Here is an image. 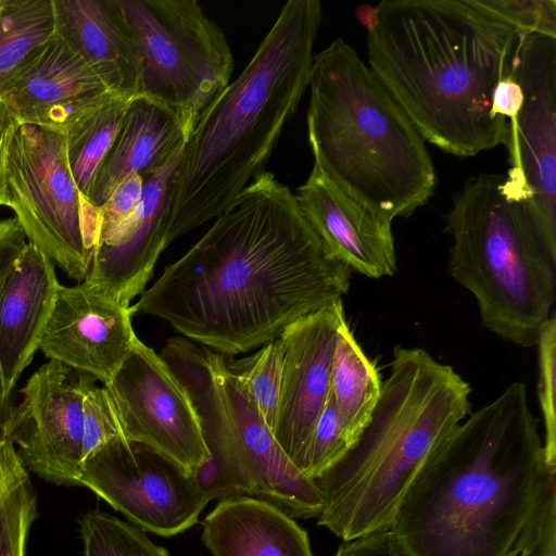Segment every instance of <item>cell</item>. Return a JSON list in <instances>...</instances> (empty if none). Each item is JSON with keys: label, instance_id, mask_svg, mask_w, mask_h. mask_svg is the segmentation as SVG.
I'll use <instances>...</instances> for the list:
<instances>
[{"label": "cell", "instance_id": "cell-1", "mask_svg": "<svg viewBox=\"0 0 556 556\" xmlns=\"http://www.w3.org/2000/svg\"><path fill=\"white\" fill-rule=\"evenodd\" d=\"M351 274L325 250L295 194L264 170L130 309L166 320L216 353L237 355L341 300Z\"/></svg>", "mask_w": 556, "mask_h": 556}, {"label": "cell", "instance_id": "cell-2", "mask_svg": "<svg viewBox=\"0 0 556 556\" xmlns=\"http://www.w3.org/2000/svg\"><path fill=\"white\" fill-rule=\"evenodd\" d=\"M555 498L556 467L516 381L432 452L390 529L407 556H518Z\"/></svg>", "mask_w": 556, "mask_h": 556}, {"label": "cell", "instance_id": "cell-3", "mask_svg": "<svg viewBox=\"0 0 556 556\" xmlns=\"http://www.w3.org/2000/svg\"><path fill=\"white\" fill-rule=\"evenodd\" d=\"M367 33L369 70L425 141L457 157L506 143L492 94L519 33L476 0H384Z\"/></svg>", "mask_w": 556, "mask_h": 556}, {"label": "cell", "instance_id": "cell-4", "mask_svg": "<svg viewBox=\"0 0 556 556\" xmlns=\"http://www.w3.org/2000/svg\"><path fill=\"white\" fill-rule=\"evenodd\" d=\"M318 0H289L241 74L201 112L166 210V248L222 215L265 170L308 87Z\"/></svg>", "mask_w": 556, "mask_h": 556}, {"label": "cell", "instance_id": "cell-5", "mask_svg": "<svg viewBox=\"0 0 556 556\" xmlns=\"http://www.w3.org/2000/svg\"><path fill=\"white\" fill-rule=\"evenodd\" d=\"M471 387L421 348L396 345L369 422L354 445L314 479L318 526L351 541L392 526L414 478L470 413Z\"/></svg>", "mask_w": 556, "mask_h": 556}, {"label": "cell", "instance_id": "cell-6", "mask_svg": "<svg viewBox=\"0 0 556 556\" xmlns=\"http://www.w3.org/2000/svg\"><path fill=\"white\" fill-rule=\"evenodd\" d=\"M307 136L327 175L379 217H409L433 195L425 140L342 38L314 54Z\"/></svg>", "mask_w": 556, "mask_h": 556}, {"label": "cell", "instance_id": "cell-7", "mask_svg": "<svg viewBox=\"0 0 556 556\" xmlns=\"http://www.w3.org/2000/svg\"><path fill=\"white\" fill-rule=\"evenodd\" d=\"M504 174L470 177L454 195L445 231L447 268L476 299L483 326L522 348L536 344L556 302V252L528 206L503 189Z\"/></svg>", "mask_w": 556, "mask_h": 556}, {"label": "cell", "instance_id": "cell-8", "mask_svg": "<svg viewBox=\"0 0 556 556\" xmlns=\"http://www.w3.org/2000/svg\"><path fill=\"white\" fill-rule=\"evenodd\" d=\"M162 357L192 395L210 459L194 473L210 502L250 496L293 519L318 518L321 493L281 450L225 355L175 338Z\"/></svg>", "mask_w": 556, "mask_h": 556}, {"label": "cell", "instance_id": "cell-9", "mask_svg": "<svg viewBox=\"0 0 556 556\" xmlns=\"http://www.w3.org/2000/svg\"><path fill=\"white\" fill-rule=\"evenodd\" d=\"M115 3L136 47L138 94L167 106L192 131L230 83L233 58L224 33L194 0Z\"/></svg>", "mask_w": 556, "mask_h": 556}, {"label": "cell", "instance_id": "cell-10", "mask_svg": "<svg viewBox=\"0 0 556 556\" xmlns=\"http://www.w3.org/2000/svg\"><path fill=\"white\" fill-rule=\"evenodd\" d=\"M4 205L14 211L28 243L70 278L86 279L98 212L74 181L64 132L30 124L18 126L7 160Z\"/></svg>", "mask_w": 556, "mask_h": 556}, {"label": "cell", "instance_id": "cell-11", "mask_svg": "<svg viewBox=\"0 0 556 556\" xmlns=\"http://www.w3.org/2000/svg\"><path fill=\"white\" fill-rule=\"evenodd\" d=\"M511 76L523 101L509 121L505 192L526 203L547 245L556 252V38L519 34Z\"/></svg>", "mask_w": 556, "mask_h": 556}, {"label": "cell", "instance_id": "cell-12", "mask_svg": "<svg viewBox=\"0 0 556 556\" xmlns=\"http://www.w3.org/2000/svg\"><path fill=\"white\" fill-rule=\"evenodd\" d=\"M79 485L93 491L131 523L161 536L176 535L194 526L208 503L193 475L124 437L87 455Z\"/></svg>", "mask_w": 556, "mask_h": 556}, {"label": "cell", "instance_id": "cell-13", "mask_svg": "<svg viewBox=\"0 0 556 556\" xmlns=\"http://www.w3.org/2000/svg\"><path fill=\"white\" fill-rule=\"evenodd\" d=\"M123 437L144 444L193 475L211 455L188 388L167 362L137 336L110 383Z\"/></svg>", "mask_w": 556, "mask_h": 556}, {"label": "cell", "instance_id": "cell-14", "mask_svg": "<svg viewBox=\"0 0 556 556\" xmlns=\"http://www.w3.org/2000/svg\"><path fill=\"white\" fill-rule=\"evenodd\" d=\"M96 383L92 376L56 361L29 377L8 433L27 471L59 485H79L86 457L84 402Z\"/></svg>", "mask_w": 556, "mask_h": 556}, {"label": "cell", "instance_id": "cell-15", "mask_svg": "<svg viewBox=\"0 0 556 556\" xmlns=\"http://www.w3.org/2000/svg\"><path fill=\"white\" fill-rule=\"evenodd\" d=\"M341 300L289 324L283 346L279 399L271 433L295 466L330 396L332 359Z\"/></svg>", "mask_w": 556, "mask_h": 556}, {"label": "cell", "instance_id": "cell-16", "mask_svg": "<svg viewBox=\"0 0 556 556\" xmlns=\"http://www.w3.org/2000/svg\"><path fill=\"white\" fill-rule=\"evenodd\" d=\"M130 306L79 282L60 286L39 350L50 361L111 382L131 351Z\"/></svg>", "mask_w": 556, "mask_h": 556}, {"label": "cell", "instance_id": "cell-17", "mask_svg": "<svg viewBox=\"0 0 556 556\" xmlns=\"http://www.w3.org/2000/svg\"><path fill=\"white\" fill-rule=\"evenodd\" d=\"M294 194L301 213L329 255L368 278L395 274L392 223L343 191L317 160Z\"/></svg>", "mask_w": 556, "mask_h": 556}, {"label": "cell", "instance_id": "cell-18", "mask_svg": "<svg viewBox=\"0 0 556 556\" xmlns=\"http://www.w3.org/2000/svg\"><path fill=\"white\" fill-rule=\"evenodd\" d=\"M182 151L157 174L143 179L141 202L108 238L93 247L84 280L119 303L130 306L150 280L166 249V210Z\"/></svg>", "mask_w": 556, "mask_h": 556}, {"label": "cell", "instance_id": "cell-19", "mask_svg": "<svg viewBox=\"0 0 556 556\" xmlns=\"http://www.w3.org/2000/svg\"><path fill=\"white\" fill-rule=\"evenodd\" d=\"M109 89L56 34L41 46L1 98L20 124L65 132Z\"/></svg>", "mask_w": 556, "mask_h": 556}, {"label": "cell", "instance_id": "cell-20", "mask_svg": "<svg viewBox=\"0 0 556 556\" xmlns=\"http://www.w3.org/2000/svg\"><path fill=\"white\" fill-rule=\"evenodd\" d=\"M191 131L164 104L142 94L129 100L122 125L92 180L87 202L98 212L128 177L157 174L180 151Z\"/></svg>", "mask_w": 556, "mask_h": 556}, {"label": "cell", "instance_id": "cell-21", "mask_svg": "<svg viewBox=\"0 0 556 556\" xmlns=\"http://www.w3.org/2000/svg\"><path fill=\"white\" fill-rule=\"evenodd\" d=\"M60 286L54 263L27 243L0 294V364L9 393L39 350Z\"/></svg>", "mask_w": 556, "mask_h": 556}, {"label": "cell", "instance_id": "cell-22", "mask_svg": "<svg viewBox=\"0 0 556 556\" xmlns=\"http://www.w3.org/2000/svg\"><path fill=\"white\" fill-rule=\"evenodd\" d=\"M55 34L92 70L109 91L138 94L136 47L115 0H53Z\"/></svg>", "mask_w": 556, "mask_h": 556}, {"label": "cell", "instance_id": "cell-23", "mask_svg": "<svg viewBox=\"0 0 556 556\" xmlns=\"http://www.w3.org/2000/svg\"><path fill=\"white\" fill-rule=\"evenodd\" d=\"M202 527V541L213 556H314L307 532L258 498L220 501Z\"/></svg>", "mask_w": 556, "mask_h": 556}, {"label": "cell", "instance_id": "cell-24", "mask_svg": "<svg viewBox=\"0 0 556 556\" xmlns=\"http://www.w3.org/2000/svg\"><path fill=\"white\" fill-rule=\"evenodd\" d=\"M381 386L378 368L364 353L344 318L337 333L331 396L354 443L369 422L380 397Z\"/></svg>", "mask_w": 556, "mask_h": 556}, {"label": "cell", "instance_id": "cell-25", "mask_svg": "<svg viewBox=\"0 0 556 556\" xmlns=\"http://www.w3.org/2000/svg\"><path fill=\"white\" fill-rule=\"evenodd\" d=\"M54 34L53 0H0V100Z\"/></svg>", "mask_w": 556, "mask_h": 556}, {"label": "cell", "instance_id": "cell-26", "mask_svg": "<svg viewBox=\"0 0 556 556\" xmlns=\"http://www.w3.org/2000/svg\"><path fill=\"white\" fill-rule=\"evenodd\" d=\"M130 99L115 94L109 96L83 114L64 132L68 166L85 199L122 125Z\"/></svg>", "mask_w": 556, "mask_h": 556}, {"label": "cell", "instance_id": "cell-27", "mask_svg": "<svg viewBox=\"0 0 556 556\" xmlns=\"http://www.w3.org/2000/svg\"><path fill=\"white\" fill-rule=\"evenodd\" d=\"M79 529L85 556H169L138 526L99 509L85 513Z\"/></svg>", "mask_w": 556, "mask_h": 556}, {"label": "cell", "instance_id": "cell-28", "mask_svg": "<svg viewBox=\"0 0 556 556\" xmlns=\"http://www.w3.org/2000/svg\"><path fill=\"white\" fill-rule=\"evenodd\" d=\"M232 374L239 379L256 406L261 417L273 429L283 365V346L279 338L264 344L242 359H227Z\"/></svg>", "mask_w": 556, "mask_h": 556}, {"label": "cell", "instance_id": "cell-29", "mask_svg": "<svg viewBox=\"0 0 556 556\" xmlns=\"http://www.w3.org/2000/svg\"><path fill=\"white\" fill-rule=\"evenodd\" d=\"M353 444L330 392L295 467L306 477L316 479L337 463Z\"/></svg>", "mask_w": 556, "mask_h": 556}, {"label": "cell", "instance_id": "cell-30", "mask_svg": "<svg viewBox=\"0 0 556 556\" xmlns=\"http://www.w3.org/2000/svg\"><path fill=\"white\" fill-rule=\"evenodd\" d=\"M538 395L544 424L543 445L547 462L556 467V313L544 323L538 342Z\"/></svg>", "mask_w": 556, "mask_h": 556}, {"label": "cell", "instance_id": "cell-31", "mask_svg": "<svg viewBox=\"0 0 556 556\" xmlns=\"http://www.w3.org/2000/svg\"><path fill=\"white\" fill-rule=\"evenodd\" d=\"M37 501L28 480L0 497V556H25Z\"/></svg>", "mask_w": 556, "mask_h": 556}, {"label": "cell", "instance_id": "cell-32", "mask_svg": "<svg viewBox=\"0 0 556 556\" xmlns=\"http://www.w3.org/2000/svg\"><path fill=\"white\" fill-rule=\"evenodd\" d=\"M478 5L511 25L519 34L556 38L555 0H476Z\"/></svg>", "mask_w": 556, "mask_h": 556}, {"label": "cell", "instance_id": "cell-33", "mask_svg": "<svg viewBox=\"0 0 556 556\" xmlns=\"http://www.w3.org/2000/svg\"><path fill=\"white\" fill-rule=\"evenodd\" d=\"M84 430L86 457L108 441L123 437L110 395L104 387L97 383L85 397Z\"/></svg>", "mask_w": 556, "mask_h": 556}, {"label": "cell", "instance_id": "cell-34", "mask_svg": "<svg viewBox=\"0 0 556 556\" xmlns=\"http://www.w3.org/2000/svg\"><path fill=\"white\" fill-rule=\"evenodd\" d=\"M26 236L15 217L0 220V294L3 283L18 255L25 248ZM14 405L5 390L0 364V443L8 441Z\"/></svg>", "mask_w": 556, "mask_h": 556}, {"label": "cell", "instance_id": "cell-35", "mask_svg": "<svg viewBox=\"0 0 556 556\" xmlns=\"http://www.w3.org/2000/svg\"><path fill=\"white\" fill-rule=\"evenodd\" d=\"M143 178L125 179L98 211L94 245L108 238L138 207L142 198ZM93 245V247H94Z\"/></svg>", "mask_w": 556, "mask_h": 556}, {"label": "cell", "instance_id": "cell-36", "mask_svg": "<svg viewBox=\"0 0 556 556\" xmlns=\"http://www.w3.org/2000/svg\"><path fill=\"white\" fill-rule=\"evenodd\" d=\"M333 556H407L393 531L377 530L351 541H344Z\"/></svg>", "mask_w": 556, "mask_h": 556}, {"label": "cell", "instance_id": "cell-37", "mask_svg": "<svg viewBox=\"0 0 556 556\" xmlns=\"http://www.w3.org/2000/svg\"><path fill=\"white\" fill-rule=\"evenodd\" d=\"M518 556H556V498L546 506Z\"/></svg>", "mask_w": 556, "mask_h": 556}, {"label": "cell", "instance_id": "cell-38", "mask_svg": "<svg viewBox=\"0 0 556 556\" xmlns=\"http://www.w3.org/2000/svg\"><path fill=\"white\" fill-rule=\"evenodd\" d=\"M523 101L522 90L511 74L496 85L492 94V113L513 121Z\"/></svg>", "mask_w": 556, "mask_h": 556}, {"label": "cell", "instance_id": "cell-39", "mask_svg": "<svg viewBox=\"0 0 556 556\" xmlns=\"http://www.w3.org/2000/svg\"><path fill=\"white\" fill-rule=\"evenodd\" d=\"M28 479V472L17 457L14 445L9 441L1 442L0 497Z\"/></svg>", "mask_w": 556, "mask_h": 556}, {"label": "cell", "instance_id": "cell-40", "mask_svg": "<svg viewBox=\"0 0 556 556\" xmlns=\"http://www.w3.org/2000/svg\"><path fill=\"white\" fill-rule=\"evenodd\" d=\"M20 122L0 100V205H4L7 189V160L13 137Z\"/></svg>", "mask_w": 556, "mask_h": 556}, {"label": "cell", "instance_id": "cell-41", "mask_svg": "<svg viewBox=\"0 0 556 556\" xmlns=\"http://www.w3.org/2000/svg\"><path fill=\"white\" fill-rule=\"evenodd\" d=\"M357 21L367 29L371 31L378 23L377 8L369 4H361L355 10Z\"/></svg>", "mask_w": 556, "mask_h": 556}]
</instances>
